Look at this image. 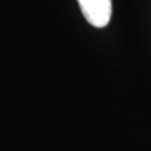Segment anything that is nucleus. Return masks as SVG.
I'll return each instance as SVG.
<instances>
[{
    "label": "nucleus",
    "mask_w": 151,
    "mask_h": 151,
    "mask_svg": "<svg viewBox=\"0 0 151 151\" xmlns=\"http://www.w3.org/2000/svg\"><path fill=\"white\" fill-rule=\"evenodd\" d=\"M84 19L96 28H105L111 20L112 0H78Z\"/></svg>",
    "instance_id": "obj_1"
}]
</instances>
